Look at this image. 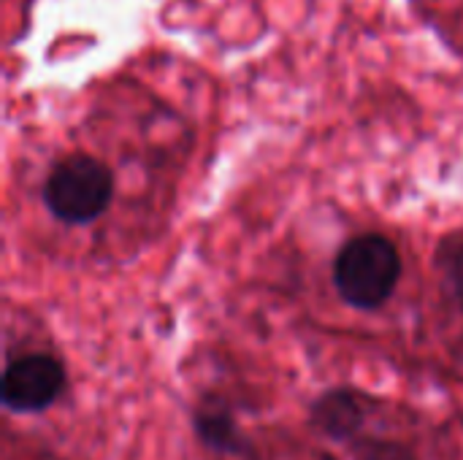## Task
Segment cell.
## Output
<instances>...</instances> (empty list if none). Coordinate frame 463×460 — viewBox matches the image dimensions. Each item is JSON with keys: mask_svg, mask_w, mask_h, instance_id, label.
<instances>
[{"mask_svg": "<svg viewBox=\"0 0 463 460\" xmlns=\"http://www.w3.org/2000/svg\"><path fill=\"white\" fill-rule=\"evenodd\" d=\"M402 252L383 233H361L342 244L334 260L339 298L361 312L380 309L402 282Z\"/></svg>", "mask_w": 463, "mask_h": 460, "instance_id": "6da1fadb", "label": "cell"}, {"mask_svg": "<svg viewBox=\"0 0 463 460\" xmlns=\"http://www.w3.org/2000/svg\"><path fill=\"white\" fill-rule=\"evenodd\" d=\"M372 396L355 388H331L320 393L309 409L312 428L336 445H353L366 434L372 418Z\"/></svg>", "mask_w": 463, "mask_h": 460, "instance_id": "277c9868", "label": "cell"}, {"mask_svg": "<svg viewBox=\"0 0 463 460\" xmlns=\"http://www.w3.org/2000/svg\"><path fill=\"white\" fill-rule=\"evenodd\" d=\"M193 431L217 455H244L247 439L233 407L222 396H203L193 409Z\"/></svg>", "mask_w": 463, "mask_h": 460, "instance_id": "5b68a950", "label": "cell"}, {"mask_svg": "<svg viewBox=\"0 0 463 460\" xmlns=\"http://www.w3.org/2000/svg\"><path fill=\"white\" fill-rule=\"evenodd\" d=\"M434 268L445 296L463 312V230L445 233L434 247Z\"/></svg>", "mask_w": 463, "mask_h": 460, "instance_id": "8992f818", "label": "cell"}, {"mask_svg": "<svg viewBox=\"0 0 463 460\" xmlns=\"http://www.w3.org/2000/svg\"><path fill=\"white\" fill-rule=\"evenodd\" d=\"M347 453L350 460H418L412 447H407L404 442L372 434H364L353 445H347Z\"/></svg>", "mask_w": 463, "mask_h": 460, "instance_id": "52a82bcc", "label": "cell"}, {"mask_svg": "<svg viewBox=\"0 0 463 460\" xmlns=\"http://www.w3.org/2000/svg\"><path fill=\"white\" fill-rule=\"evenodd\" d=\"M65 366L46 352H27L14 358L0 382V399L8 412L38 415L46 412L65 390Z\"/></svg>", "mask_w": 463, "mask_h": 460, "instance_id": "3957f363", "label": "cell"}, {"mask_svg": "<svg viewBox=\"0 0 463 460\" xmlns=\"http://www.w3.org/2000/svg\"><path fill=\"white\" fill-rule=\"evenodd\" d=\"M41 198L46 211L62 225L95 222L114 198V174L92 155L76 152L52 165Z\"/></svg>", "mask_w": 463, "mask_h": 460, "instance_id": "7a4b0ae2", "label": "cell"}]
</instances>
